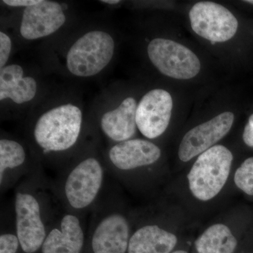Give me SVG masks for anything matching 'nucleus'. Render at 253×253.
Wrapping results in <instances>:
<instances>
[{
  "instance_id": "nucleus-1",
  "label": "nucleus",
  "mask_w": 253,
  "mask_h": 253,
  "mask_svg": "<svg viewBox=\"0 0 253 253\" xmlns=\"http://www.w3.org/2000/svg\"><path fill=\"white\" fill-rule=\"evenodd\" d=\"M51 190L42 176L35 173L20 181L14 198V231L25 253L41 250L56 215L52 211Z\"/></svg>"
},
{
  "instance_id": "nucleus-2",
  "label": "nucleus",
  "mask_w": 253,
  "mask_h": 253,
  "mask_svg": "<svg viewBox=\"0 0 253 253\" xmlns=\"http://www.w3.org/2000/svg\"><path fill=\"white\" fill-rule=\"evenodd\" d=\"M51 186L64 211L83 216L98 204L104 185L106 168L99 158L86 156L61 172Z\"/></svg>"
},
{
  "instance_id": "nucleus-3",
  "label": "nucleus",
  "mask_w": 253,
  "mask_h": 253,
  "mask_svg": "<svg viewBox=\"0 0 253 253\" xmlns=\"http://www.w3.org/2000/svg\"><path fill=\"white\" fill-rule=\"evenodd\" d=\"M82 126L81 109L71 104L61 105L38 118L33 128V139L42 154L66 152L77 144Z\"/></svg>"
},
{
  "instance_id": "nucleus-4",
  "label": "nucleus",
  "mask_w": 253,
  "mask_h": 253,
  "mask_svg": "<svg viewBox=\"0 0 253 253\" xmlns=\"http://www.w3.org/2000/svg\"><path fill=\"white\" fill-rule=\"evenodd\" d=\"M233 159L230 150L222 145H215L199 155L187 176L193 196L202 201L217 196L229 178Z\"/></svg>"
},
{
  "instance_id": "nucleus-5",
  "label": "nucleus",
  "mask_w": 253,
  "mask_h": 253,
  "mask_svg": "<svg viewBox=\"0 0 253 253\" xmlns=\"http://www.w3.org/2000/svg\"><path fill=\"white\" fill-rule=\"evenodd\" d=\"M114 51L115 42L111 35L102 31L88 32L70 48L66 66L78 77L96 76L111 62Z\"/></svg>"
},
{
  "instance_id": "nucleus-6",
  "label": "nucleus",
  "mask_w": 253,
  "mask_h": 253,
  "mask_svg": "<svg viewBox=\"0 0 253 253\" xmlns=\"http://www.w3.org/2000/svg\"><path fill=\"white\" fill-rule=\"evenodd\" d=\"M93 253H126L130 240V225L126 214L107 201L95 212L89 226Z\"/></svg>"
},
{
  "instance_id": "nucleus-7",
  "label": "nucleus",
  "mask_w": 253,
  "mask_h": 253,
  "mask_svg": "<svg viewBox=\"0 0 253 253\" xmlns=\"http://www.w3.org/2000/svg\"><path fill=\"white\" fill-rule=\"evenodd\" d=\"M147 53L154 67L167 77L186 81L201 71V61L194 51L175 41L155 38L150 42Z\"/></svg>"
},
{
  "instance_id": "nucleus-8",
  "label": "nucleus",
  "mask_w": 253,
  "mask_h": 253,
  "mask_svg": "<svg viewBox=\"0 0 253 253\" xmlns=\"http://www.w3.org/2000/svg\"><path fill=\"white\" fill-rule=\"evenodd\" d=\"M191 28L196 35L211 42H224L232 39L239 21L227 8L214 1L196 3L189 11Z\"/></svg>"
},
{
  "instance_id": "nucleus-9",
  "label": "nucleus",
  "mask_w": 253,
  "mask_h": 253,
  "mask_svg": "<svg viewBox=\"0 0 253 253\" xmlns=\"http://www.w3.org/2000/svg\"><path fill=\"white\" fill-rule=\"evenodd\" d=\"M234 118V113L225 111L190 129L179 145V159L183 162H188L215 146L214 144L229 132Z\"/></svg>"
},
{
  "instance_id": "nucleus-10",
  "label": "nucleus",
  "mask_w": 253,
  "mask_h": 253,
  "mask_svg": "<svg viewBox=\"0 0 253 253\" xmlns=\"http://www.w3.org/2000/svg\"><path fill=\"white\" fill-rule=\"evenodd\" d=\"M172 109V97L168 91L154 89L146 93L136 109V126L142 135L150 139L162 135L170 123Z\"/></svg>"
},
{
  "instance_id": "nucleus-11",
  "label": "nucleus",
  "mask_w": 253,
  "mask_h": 253,
  "mask_svg": "<svg viewBox=\"0 0 253 253\" xmlns=\"http://www.w3.org/2000/svg\"><path fill=\"white\" fill-rule=\"evenodd\" d=\"M83 216L64 211L55 218L41 253H81L85 242V226Z\"/></svg>"
},
{
  "instance_id": "nucleus-12",
  "label": "nucleus",
  "mask_w": 253,
  "mask_h": 253,
  "mask_svg": "<svg viewBox=\"0 0 253 253\" xmlns=\"http://www.w3.org/2000/svg\"><path fill=\"white\" fill-rule=\"evenodd\" d=\"M161 150L151 141L131 139L117 143L108 151V163L115 173L129 172L155 164Z\"/></svg>"
},
{
  "instance_id": "nucleus-13",
  "label": "nucleus",
  "mask_w": 253,
  "mask_h": 253,
  "mask_svg": "<svg viewBox=\"0 0 253 253\" xmlns=\"http://www.w3.org/2000/svg\"><path fill=\"white\" fill-rule=\"evenodd\" d=\"M66 20L59 3L41 0L38 4L23 10L20 33L28 41L39 39L57 31Z\"/></svg>"
},
{
  "instance_id": "nucleus-14",
  "label": "nucleus",
  "mask_w": 253,
  "mask_h": 253,
  "mask_svg": "<svg viewBox=\"0 0 253 253\" xmlns=\"http://www.w3.org/2000/svg\"><path fill=\"white\" fill-rule=\"evenodd\" d=\"M40 172L28 166L27 153L14 139H0V186L4 191L27 176Z\"/></svg>"
},
{
  "instance_id": "nucleus-15",
  "label": "nucleus",
  "mask_w": 253,
  "mask_h": 253,
  "mask_svg": "<svg viewBox=\"0 0 253 253\" xmlns=\"http://www.w3.org/2000/svg\"><path fill=\"white\" fill-rule=\"evenodd\" d=\"M137 102L133 97L123 100L116 109L103 114L100 126L106 137L120 143L129 140L135 134Z\"/></svg>"
},
{
  "instance_id": "nucleus-16",
  "label": "nucleus",
  "mask_w": 253,
  "mask_h": 253,
  "mask_svg": "<svg viewBox=\"0 0 253 253\" xmlns=\"http://www.w3.org/2000/svg\"><path fill=\"white\" fill-rule=\"evenodd\" d=\"M176 243L172 233L157 224H146L131 234L127 253H170Z\"/></svg>"
},
{
  "instance_id": "nucleus-17",
  "label": "nucleus",
  "mask_w": 253,
  "mask_h": 253,
  "mask_svg": "<svg viewBox=\"0 0 253 253\" xmlns=\"http://www.w3.org/2000/svg\"><path fill=\"white\" fill-rule=\"evenodd\" d=\"M36 80L23 77L22 67L18 64L8 65L0 71V100L9 99L18 104L34 99L38 89Z\"/></svg>"
},
{
  "instance_id": "nucleus-18",
  "label": "nucleus",
  "mask_w": 253,
  "mask_h": 253,
  "mask_svg": "<svg viewBox=\"0 0 253 253\" xmlns=\"http://www.w3.org/2000/svg\"><path fill=\"white\" fill-rule=\"evenodd\" d=\"M198 253H234L237 240L225 224L208 227L195 242Z\"/></svg>"
},
{
  "instance_id": "nucleus-19",
  "label": "nucleus",
  "mask_w": 253,
  "mask_h": 253,
  "mask_svg": "<svg viewBox=\"0 0 253 253\" xmlns=\"http://www.w3.org/2000/svg\"><path fill=\"white\" fill-rule=\"evenodd\" d=\"M234 182L241 191L253 196V157L246 159L236 169Z\"/></svg>"
},
{
  "instance_id": "nucleus-20",
  "label": "nucleus",
  "mask_w": 253,
  "mask_h": 253,
  "mask_svg": "<svg viewBox=\"0 0 253 253\" xmlns=\"http://www.w3.org/2000/svg\"><path fill=\"white\" fill-rule=\"evenodd\" d=\"M20 247L19 241L14 232H3L0 235V253H16Z\"/></svg>"
},
{
  "instance_id": "nucleus-21",
  "label": "nucleus",
  "mask_w": 253,
  "mask_h": 253,
  "mask_svg": "<svg viewBox=\"0 0 253 253\" xmlns=\"http://www.w3.org/2000/svg\"><path fill=\"white\" fill-rule=\"evenodd\" d=\"M11 50V41L4 32H0V68L6 66Z\"/></svg>"
},
{
  "instance_id": "nucleus-22",
  "label": "nucleus",
  "mask_w": 253,
  "mask_h": 253,
  "mask_svg": "<svg viewBox=\"0 0 253 253\" xmlns=\"http://www.w3.org/2000/svg\"><path fill=\"white\" fill-rule=\"evenodd\" d=\"M40 1L41 0H4L3 3L10 6H24L26 8L38 4Z\"/></svg>"
},
{
  "instance_id": "nucleus-23",
  "label": "nucleus",
  "mask_w": 253,
  "mask_h": 253,
  "mask_svg": "<svg viewBox=\"0 0 253 253\" xmlns=\"http://www.w3.org/2000/svg\"><path fill=\"white\" fill-rule=\"evenodd\" d=\"M243 139L245 144L249 147L253 148V127L249 124L245 126L244 133H243Z\"/></svg>"
},
{
  "instance_id": "nucleus-24",
  "label": "nucleus",
  "mask_w": 253,
  "mask_h": 253,
  "mask_svg": "<svg viewBox=\"0 0 253 253\" xmlns=\"http://www.w3.org/2000/svg\"><path fill=\"white\" fill-rule=\"evenodd\" d=\"M101 2L108 4H116L121 2V1H118V0H104V1H101Z\"/></svg>"
},
{
  "instance_id": "nucleus-25",
  "label": "nucleus",
  "mask_w": 253,
  "mask_h": 253,
  "mask_svg": "<svg viewBox=\"0 0 253 253\" xmlns=\"http://www.w3.org/2000/svg\"><path fill=\"white\" fill-rule=\"evenodd\" d=\"M248 124H249V126H253V113L252 115H251V116H250V117L249 118V122H248Z\"/></svg>"
},
{
  "instance_id": "nucleus-26",
  "label": "nucleus",
  "mask_w": 253,
  "mask_h": 253,
  "mask_svg": "<svg viewBox=\"0 0 253 253\" xmlns=\"http://www.w3.org/2000/svg\"><path fill=\"white\" fill-rule=\"evenodd\" d=\"M172 253H188L186 252V251H175V252H173Z\"/></svg>"
},
{
  "instance_id": "nucleus-27",
  "label": "nucleus",
  "mask_w": 253,
  "mask_h": 253,
  "mask_svg": "<svg viewBox=\"0 0 253 253\" xmlns=\"http://www.w3.org/2000/svg\"><path fill=\"white\" fill-rule=\"evenodd\" d=\"M245 2L249 3V4H253V0H247V1H244Z\"/></svg>"
}]
</instances>
